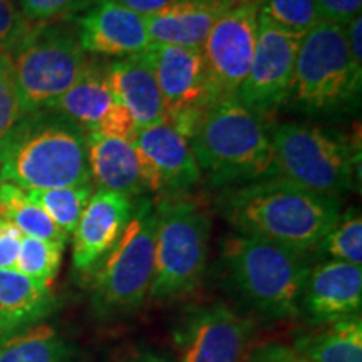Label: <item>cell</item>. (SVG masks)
<instances>
[{
	"mask_svg": "<svg viewBox=\"0 0 362 362\" xmlns=\"http://www.w3.org/2000/svg\"><path fill=\"white\" fill-rule=\"evenodd\" d=\"M272 176L322 197L337 198L361 176L359 143L341 131L307 123H282L270 133Z\"/></svg>",
	"mask_w": 362,
	"mask_h": 362,
	"instance_id": "cell-5",
	"label": "cell"
},
{
	"mask_svg": "<svg viewBox=\"0 0 362 362\" xmlns=\"http://www.w3.org/2000/svg\"><path fill=\"white\" fill-rule=\"evenodd\" d=\"M259 34V0L228 8L216 21L202 52L215 103L237 96L245 81Z\"/></svg>",
	"mask_w": 362,
	"mask_h": 362,
	"instance_id": "cell-12",
	"label": "cell"
},
{
	"mask_svg": "<svg viewBox=\"0 0 362 362\" xmlns=\"http://www.w3.org/2000/svg\"><path fill=\"white\" fill-rule=\"evenodd\" d=\"M361 86L346 27L322 21L302 37L285 106L309 116L344 115L359 106Z\"/></svg>",
	"mask_w": 362,
	"mask_h": 362,
	"instance_id": "cell-6",
	"label": "cell"
},
{
	"mask_svg": "<svg viewBox=\"0 0 362 362\" xmlns=\"http://www.w3.org/2000/svg\"><path fill=\"white\" fill-rule=\"evenodd\" d=\"M247 362H310L293 347L280 342H269L264 346L253 347Z\"/></svg>",
	"mask_w": 362,
	"mask_h": 362,
	"instance_id": "cell-35",
	"label": "cell"
},
{
	"mask_svg": "<svg viewBox=\"0 0 362 362\" xmlns=\"http://www.w3.org/2000/svg\"><path fill=\"white\" fill-rule=\"evenodd\" d=\"M21 11L30 22L66 21L79 12H86L96 0H19Z\"/></svg>",
	"mask_w": 362,
	"mask_h": 362,
	"instance_id": "cell-31",
	"label": "cell"
},
{
	"mask_svg": "<svg viewBox=\"0 0 362 362\" xmlns=\"http://www.w3.org/2000/svg\"><path fill=\"white\" fill-rule=\"evenodd\" d=\"M173 337L180 362H247L255 329L250 319L216 302L189 310Z\"/></svg>",
	"mask_w": 362,
	"mask_h": 362,
	"instance_id": "cell-11",
	"label": "cell"
},
{
	"mask_svg": "<svg viewBox=\"0 0 362 362\" xmlns=\"http://www.w3.org/2000/svg\"><path fill=\"white\" fill-rule=\"evenodd\" d=\"M11 57L25 115L51 110L88 66L78 30L61 21L33 24Z\"/></svg>",
	"mask_w": 362,
	"mask_h": 362,
	"instance_id": "cell-8",
	"label": "cell"
},
{
	"mask_svg": "<svg viewBox=\"0 0 362 362\" xmlns=\"http://www.w3.org/2000/svg\"><path fill=\"white\" fill-rule=\"evenodd\" d=\"M148 49L161 90L165 123L189 141L203 112L215 103L202 49L163 44Z\"/></svg>",
	"mask_w": 362,
	"mask_h": 362,
	"instance_id": "cell-10",
	"label": "cell"
},
{
	"mask_svg": "<svg viewBox=\"0 0 362 362\" xmlns=\"http://www.w3.org/2000/svg\"><path fill=\"white\" fill-rule=\"evenodd\" d=\"M24 235L11 221L0 218V270L16 269Z\"/></svg>",
	"mask_w": 362,
	"mask_h": 362,
	"instance_id": "cell-34",
	"label": "cell"
},
{
	"mask_svg": "<svg viewBox=\"0 0 362 362\" xmlns=\"http://www.w3.org/2000/svg\"><path fill=\"white\" fill-rule=\"evenodd\" d=\"M119 362H173V361H170L168 357L158 354V352L139 351V352H134V354H129L128 357H124V359Z\"/></svg>",
	"mask_w": 362,
	"mask_h": 362,
	"instance_id": "cell-37",
	"label": "cell"
},
{
	"mask_svg": "<svg viewBox=\"0 0 362 362\" xmlns=\"http://www.w3.org/2000/svg\"><path fill=\"white\" fill-rule=\"evenodd\" d=\"M56 309L49 285L16 269L0 270V336L33 327Z\"/></svg>",
	"mask_w": 362,
	"mask_h": 362,
	"instance_id": "cell-22",
	"label": "cell"
},
{
	"mask_svg": "<svg viewBox=\"0 0 362 362\" xmlns=\"http://www.w3.org/2000/svg\"><path fill=\"white\" fill-rule=\"evenodd\" d=\"M30 27L33 22L13 0H0V52H11L25 37Z\"/></svg>",
	"mask_w": 362,
	"mask_h": 362,
	"instance_id": "cell-32",
	"label": "cell"
},
{
	"mask_svg": "<svg viewBox=\"0 0 362 362\" xmlns=\"http://www.w3.org/2000/svg\"><path fill=\"white\" fill-rule=\"evenodd\" d=\"M117 2L126 8H129V11L136 12L138 16L148 17L165 11L166 7H170L176 0H117Z\"/></svg>",
	"mask_w": 362,
	"mask_h": 362,
	"instance_id": "cell-36",
	"label": "cell"
},
{
	"mask_svg": "<svg viewBox=\"0 0 362 362\" xmlns=\"http://www.w3.org/2000/svg\"><path fill=\"white\" fill-rule=\"evenodd\" d=\"M317 253L325 260L346 262L351 265L362 264V218L357 208H349L341 214L336 225L325 233L315 247Z\"/></svg>",
	"mask_w": 362,
	"mask_h": 362,
	"instance_id": "cell-27",
	"label": "cell"
},
{
	"mask_svg": "<svg viewBox=\"0 0 362 362\" xmlns=\"http://www.w3.org/2000/svg\"><path fill=\"white\" fill-rule=\"evenodd\" d=\"M293 349L310 362H362L361 315L330 324L317 334H304Z\"/></svg>",
	"mask_w": 362,
	"mask_h": 362,
	"instance_id": "cell-23",
	"label": "cell"
},
{
	"mask_svg": "<svg viewBox=\"0 0 362 362\" xmlns=\"http://www.w3.org/2000/svg\"><path fill=\"white\" fill-rule=\"evenodd\" d=\"M194 160L211 187H240L272 176L274 148L262 116L237 98L211 104L192 138Z\"/></svg>",
	"mask_w": 362,
	"mask_h": 362,
	"instance_id": "cell-3",
	"label": "cell"
},
{
	"mask_svg": "<svg viewBox=\"0 0 362 362\" xmlns=\"http://www.w3.org/2000/svg\"><path fill=\"white\" fill-rule=\"evenodd\" d=\"M247 0H176L165 11L144 17L151 44L202 49L211 29L223 13Z\"/></svg>",
	"mask_w": 362,
	"mask_h": 362,
	"instance_id": "cell-20",
	"label": "cell"
},
{
	"mask_svg": "<svg viewBox=\"0 0 362 362\" xmlns=\"http://www.w3.org/2000/svg\"><path fill=\"white\" fill-rule=\"evenodd\" d=\"M155 208V274L148 296L170 300L193 292L205 275L210 218L187 197L161 198Z\"/></svg>",
	"mask_w": 362,
	"mask_h": 362,
	"instance_id": "cell-9",
	"label": "cell"
},
{
	"mask_svg": "<svg viewBox=\"0 0 362 362\" xmlns=\"http://www.w3.org/2000/svg\"><path fill=\"white\" fill-rule=\"evenodd\" d=\"M0 218L11 221L24 237L47 240L64 247L69 238L37 203L30 200L25 189L12 183H0Z\"/></svg>",
	"mask_w": 362,
	"mask_h": 362,
	"instance_id": "cell-24",
	"label": "cell"
},
{
	"mask_svg": "<svg viewBox=\"0 0 362 362\" xmlns=\"http://www.w3.org/2000/svg\"><path fill=\"white\" fill-rule=\"evenodd\" d=\"M24 116L11 52H0V144L6 141Z\"/></svg>",
	"mask_w": 362,
	"mask_h": 362,
	"instance_id": "cell-30",
	"label": "cell"
},
{
	"mask_svg": "<svg viewBox=\"0 0 362 362\" xmlns=\"http://www.w3.org/2000/svg\"><path fill=\"white\" fill-rule=\"evenodd\" d=\"M0 183L22 189L93 183L86 131L51 110L25 115L0 144Z\"/></svg>",
	"mask_w": 362,
	"mask_h": 362,
	"instance_id": "cell-2",
	"label": "cell"
},
{
	"mask_svg": "<svg viewBox=\"0 0 362 362\" xmlns=\"http://www.w3.org/2000/svg\"><path fill=\"white\" fill-rule=\"evenodd\" d=\"M62 253H64V245L47 242V240L24 237L19 257H17L16 270L37 282L51 285L61 267Z\"/></svg>",
	"mask_w": 362,
	"mask_h": 362,
	"instance_id": "cell-29",
	"label": "cell"
},
{
	"mask_svg": "<svg viewBox=\"0 0 362 362\" xmlns=\"http://www.w3.org/2000/svg\"><path fill=\"white\" fill-rule=\"evenodd\" d=\"M188 2H208V0H188Z\"/></svg>",
	"mask_w": 362,
	"mask_h": 362,
	"instance_id": "cell-38",
	"label": "cell"
},
{
	"mask_svg": "<svg viewBox=\"0 0 362 362\" xmlns=\"http://www.w3.org/2000/svg\"><path fill=\"white\" fill-rule=\"evenodd\" d=\"M225 280L235 297L265 320L300 315L310 265L307 253L264 238L233 235L223 245Z\"/></svg>",
	"mask_w": 362,
	"mask_h": 362,
	"instance_id": "cell-4",
	"label": "cell"
},
{
	"mask_svg": "<svg viewBox=\"0 0 362 362\" xmlns=\"http://www.w3.org/2000/svg\"><path fill=\"white\" fill-rule=\"evenodd\" d=\"M71 349L51 325H33L0 341V362H69Z\"/></svg>",
	"mask_w": 362,
	"mask_h": 362,
	"instance_id": "cell-25",
	"label": "cell"
},
{
	"mask_svg": "<svg viewBox=\"0 0 362 362\" xmlns=\"http://www.w3.org/2000/svg\"><path fill=\"white\" fill-rule=\"evenodd\" d=\"M216 208L238 235L269 240L302 253L315 250L341 216V200L312 193L277 176L223 189Z\"/></svg>",
	"mask_w": 362,
	"mask_h": 362,
	"instance_id": "cell-1",
	"label": "cell"
},
{
	"mask_svg": "<svg viewBox=\"0 0 362 362\" xmlns=\"http://www.w3.org/2000/svg\"><path fill=\"white\" fill-rule=\"evenodd\" d=\"M362 270L359 265L325 260L310 267L300 298V315L314 325H330L361 315Z\"/></svg>",
	"mask_w": 362,
	"mask_h": 362,
	"instance_id": "cell-16",
	"label": "cell"
},
{
	"mask_svg": "<svg viewBox=\"0 0 362 362\" xmlns=\"http://www.w3.org/2000/svg\"><path fill=\"white\" fill-rule=\"evenodd\" d=\"M259 16L297 35H305L322 22L315 0H259Z\"/></svg>",
	"mask_w": 362,
	"mask_h": 362,
	"instance_id": "cell-28",
	"label": "cell"
},
{
	"mask_svg": "<svg viewBox=\"0 0 362 362\" xmlns=\"http://www.w3.org/2000/svg\"><path fill=\"white\" fill-rule=\"evenodd\" d=\"M107 79L136 129L165 123V106L149 49L107 64Z\"/></svg>",
	"mask_w": 362,
	"mask_h": 362,
	"instance_id": "cell-19",
	"label": "cell"
},
{
	"mask_svg": "<svg viewBox=\"0 0 362 362\" xmlns=\"http://www.w3.org/2000/svg\"><path fill=\"white\" fill-rule=\"evenodd\" d=\"M90 178L99 188L136 200L148 192L141 165L129 139L86 133Z\"/></svg>",
	"mask_w": 362,
	"mask_h": 362,
	"instance_id": "cell-21",
	"label": "cell"
},
{
	"mask_svg": "<svg viewBox=\"0 0 362 362\" xmlns=\"http://www.w3.org/2000/svg\"><path fill=\"white\" fill-rule=\"evenodd\" d=\"M148 189L163 198L183 197L202 180L192 144L170 124L136 129L131 136Z\"/></svg>",
	"mask_w": 362,
	"mask_h": 362,
	"instance_id": "cell-14",
	"label": "cell"
},
{
	"mask_svg": "<svg viewBox=\"0 0 362 362\" xmlns=\"http://www.w3.org/2000/svg\"><path fill=\"white\" fill-rule=\"evenodd\" d=\"M76 30L86 54L126 57L151 45L144 17L117 0H96L76 19Z\"/></svg>",
	"mask_w": 362,
	"mask_h": 362,
	"instance_id": "cell-17",
	"label": "cell"
},
{
	"mask_svg": "<svg viewBox=\"0 0 362 362\" xmlns=\"http://www.w3.org/2000/svg\"><path fill=\"white\" fill-rule=\"evenodd\" d=\"M86 133H99L131 139L136 126L117 101L107 79V66L88 61L83 74L51 106Z\"/></svg>",
	"mask_w": 362,
	"mask_h": 362,
	"instance_id": "cell-15",
	"label": "cell"
},
{
	"mask_svg": "<svg viewBox=\"0 0 362 362\" xmlns=\"http://www.w3.org/2000/svg\"><path fill=\"white\" fill-rule=\"evenodd\" d=\"M29 198L51 216V220L67 237L74 233L81 215L88 206L94 193L93 183L79 187H64L51 189H25Z\"/></svg>",
	"mask_w": 362,
	"mask_h": 362,
	"instance_id": "cell-26",
	"label": "cell"
},
{
	"mask_svg": "<svg viewBox=\"0 0 362 362\" xmlns=\"http://www.w3.org/2000/svg\"><path fill=\"white\" fill-rule=\"evenodd\" d=\"M302 37L285 33L259 16L250 69L235 96L243 106L264 117L287 104Z\"/></svg>",
	"mask_w": 362,
	"mask_h": 362,
	"instance_id": "cell-13",
	"label": "cell"
},
{
	"mask_svg": "<svg viewBox=\"0 0 362 362\" xmlns=\"http://www.w3.org/2000/svg\"><path fill=\"white\" fill-rule=\"evenodd\" d=\"M134 200L110 189H94L81 215L72 242V264L79 272H90L116 245L133 214Z\"/></svg>",
	"mask_w": 362,
	"mask_h": 362,
	"instance_id": "cell-18",
	"label": "cell"
},
{
	"mask_svg": "<svg viewBox=\"0 0 362 362\" xmlns=\"http://www.w3.org/2000/svg\"><path fill=\"white\" fill-rule=\"evenodd\" d=\"M320 17L325 22L346 27L361 16L362 0H315Z\"/></svg>",
	"mask_w": 362,
	"mask_h": 362,
	"instance_id": "cell-33",
	"label": "cell"
},
{
	"mask_svg": "<svg viewBox=\"0 0 362 362\" xmlns=\"http://www.w3.org/2000/svg\"><path fill=\"white\" fill-rule=\"evenodd\" d=\"M156 208L148 198L134 200L133 214L116 245L99 262L90 284L98 319L131 314L149 293L155 274Z\"/></svg>",
	"mask_w": 362,
	"mask_h": 362,
	"instance_id": "cell-7",
	"label": "cell"
}]
</instances>
